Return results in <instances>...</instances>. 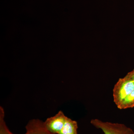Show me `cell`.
Segmentation results:
<instances>
[{
  "instance_id": "cell-7",
  "label": "cell",
  "mask_w": 134,
  "mask_h": 134,
  "mask_svg": "<svg viewBox=\"0 0 134 134\" xmlns=\"http://www.w3.org/2000/svg\"><path fill=\"white\" fill-rule=\"evenodd\" d=\"M0 134H13L8 129L5 121V111L2 107H0Z\"/></svg>"
},
{
  "instance_id": "cell-6",
  "label": "cell",
  "mask_w": 134,
  "mask_h": 134,
  "mask_svg": "<svg viewBox=\"0 0 134 134\" xmlns=\"http://www.w3.org/2000/svg\"><path fill=\"white\" fill-rule=\"evenodd\" d=\"M117 107L121 110L134 107V89L125 100Z\"/></svg>"
},
{
  "instance_id": "cell-4",
  "label": "cell",
  "mask_w": 134,
  "mask_h": 134,
  "mask_svg": "<svg viewBox=\"0 0 134 134\" xmlns=\"http://www.w3.org/2000/svg\"><path fill=\"white\" fill-rule=\"evenodd\" d=\"M25 134H55L46 127L44 122L37 119L30 120L26 126Z\"/></svg>"
},
{
  "instance_id": "cell-8",
  "label": "cell",
  "mask_w": 134,
  "mask_h": 134,
  "mask_svg": "<svg viewBox=\"0 0 134 134\" xmlns=\"http://www.w3.org/2000/svg\"><path fill=\"white\" fill-rule=\"evenodd\" d=\"M126 77L129 79L134 80V70L133 71L130 73Z\"/></svg>"
},
{
  "instance_id": "cell-1",
  "label": "cell",
  "mask_w": 134,
  "mask_h": 134,
  "mask_svg": "<svg viewBox=\"0 0 134 134\" xmlns=\"http://www.w3.org/2000/svg\"><path fill=\"white\" fill-rule=\"evenodd\" d=\"M134 89V80L125 77L120 79L113 90L114 102L118 106L125 100Z\"/></svg>"
},
{
  "instance_id": "cell-3",
  "label": "cell",
  "mask_w": 134,
  "mask_h": 134,
  "mask_svg": "<svg viewBox=\"0 0 134 134\" xmlns=\"http://www.w3.org/2000/svg\"><path fill=\"white\" fill-rule=\"evenodd\" d=\"M66 117L62 111H60L54 116L47 119L44 123L50 132L59 134L64 126Z\"/></svg>"
},
{
  "instance_id": "cell-2",
  "label": "cell",
  "mask_w": 134,
  "mask_h": 134,
  "mask_svg": "<svg viewBox=\"0 0 134 134\" xmlns=\"http://www.w3.org/2000/svg\"><path fill=\"white\" fill-rule=\"evenodd\" d=\"M91 123L101 130L104 134H134L131 128L121 123L103 121L98 119H92Z\"/></svg>"
},
{
  "instance_id": "cell-5",
  "label": "cell",
  "mask_w": 134,
  "mask_h": 134,
  "mask_svg": "<svg viewBox=\"0 0 134 134\" xmlns=\"http://www.w3.org/2000/svg\"><path fill=\"white\" fill-rule=\"evenodd\" d=\"M77 122L66 117L64 126L59 134H77Z\"/></svg>"
}]
</instances>
